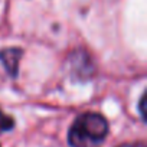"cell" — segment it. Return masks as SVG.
<instances>
[{
  "label": "cell",
  "mask_w": 147,
  "mask_h": 147,
  "mask_svg": "<svg viewBox=\"0 0 147 147\" xmlns=\"http://www.w3.org/2000/svg\"><path fill=\"white\" fill-rule=\"evenodd\" d=\"M108 133L107 120L97 113H87L71 125L68 141L71 147H97Z\"/></svg>",
  "instance_id": "1"
},
{
  "label": "cell",
  "mask_w": 147,
  "mask_h": 147,
  "mask_svg": "<svg viewBox=\"0 0 147 147\" xmlns=\"http://www.w3.org/2000/svg\"><path fill=\"white\" fill-rule=\"evenodd\" d=\"M22 56V51L18 48H12V49H5L0 53V61L5 65L6 71L12 75L18 74V66H19V61Z\"/></svg>",
  "instance_id": "2"
},
{
  "label": "cell",
  "mask_w": 147,
  "mask_h": 147,
  "mask_svg": "<svg viewBox=\"0 0 147 147\" xmlns=\"http://www.w3.org/2000/svg\"><path fill=\"white\" fill-rule=\"evenodd\" d=\"M15 125V121L12 117L6 115L2 110H0V131H9Z\"/></svg>",
  "instance_id": "3"
},
{
  "label": "cell",
  "mask_w": 147,
  "mask_h": 147,
  "mask_svg": "<svg viewBox=\"0 0 147 147\" xmlns=\"http://www.w3.org/2000/svg\"><path fill=\"white\" fill-rule=\"evenodd\" d=\"M144 107H146V94H143V97H141V100H140V113H141V117H143V118L146 117Z\"/></svg>",
  "instance_id": "4"
},
{
  "label": "cell",
  "mask_w": 147,
  "mask_h": 147,
  "mask_svg": "<svg viewBox=\"0 0 147 147\" xmlns=\"http://www.w3.org/2000/svg\"><path fill=\"white\" fill-rule=\"evenodd\" d=\"M120 147H144V144H141V143H130V144H123Z\"/></svg>",
  "instance_id": "5"
}]
</instances>
